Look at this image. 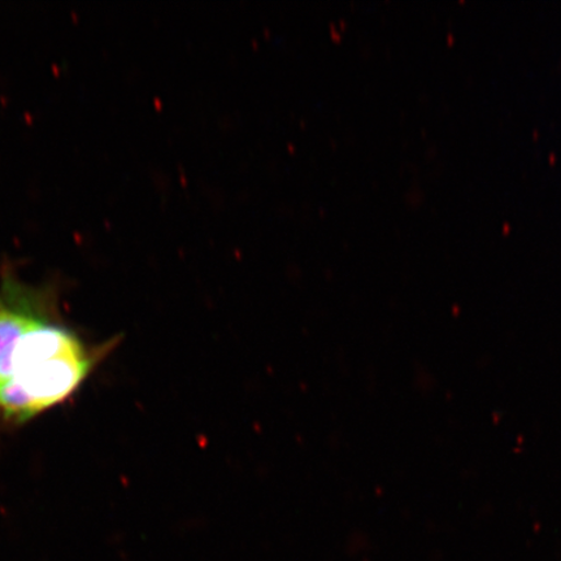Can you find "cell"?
Listing matches in <instances>:
<instances>
[{
  "label": "cell",
  "mask_w": 561,
  "mask_h": 561,
  "mask_svg": "<svg viewBox=\"0 0 561 561\" xmlns=\"http://www.w3.org/2000/svg\"><path fill=\"white\" fill-rule=\"evenodd\" d=\"M96 360L75 332L51 318L39 321L13 351L10 380L0 389V419L23 423L67 401Z\"/></svg>",
  "instance_id": "obj_1"
},
{
  "label": "cell",
  "mask_w": 561,
  "mask_h": 561,
  "mask_svg": "<svg viewBox=\"0 0 561 561\" xmlns=\"http://www.w3.org/2000/svg\"><path fill=\"white\" fill-rule=\"evenodd\" d=\"M51 293L21 283L11 273L0 285V389L9 382L13 351L21 336L50 318Z\"/></svg>",
  "instance_id": "obj_2"
}]
</instances>
